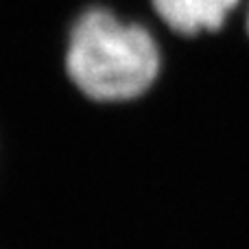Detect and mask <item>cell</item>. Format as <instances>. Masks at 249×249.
Returning <instances> with one entry per match:
<instances>
[{"instance_id":"cell-1","label":"cell","mask_w":249,"mask_h":249,"mask_svg":"<svg viewBox=\"0 0 249 249\" xmlns=\"http://www.w3.org/2000/svg\"><path fill=\"white\" fill-rule=\"evenodd\" d=\"M66 72L96 103H124L153 88L162 53L149 29L107 7H88L68 31Z\"/></svg>"},{"instance_id":"cell-2","label":"cell","mask_w":249,"mask_h":249,"mask_svg":"<svg viewBox=\"0 0 249 249\" xmlns=\"http://www.w3.org/2000/svg\"><path fill=\"white\" fill-rule=\"evenodd\" d=\"M164 24L179 35L219 31L241 0H151Z\"/></svg>"},{"instance_id":"cell-3","label":"cell","mask_w":249,"mask_h":249,"mask_svg":"<svg viewBox=\"0 0 249 249\" xmlns=\"http://www.w3.org/2000/svg\"><path fill=\"white\" fill-rule=\"evenodd\" d=\"M247 33H249V4H247Z\"/></svg>"}]
</instances>
